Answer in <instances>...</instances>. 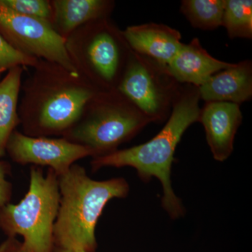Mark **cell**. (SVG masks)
Instances as JSON below:
<instances>
[{
    "instance_id": "obj_1",
    "label": "cell",
    "mask_w": 252,
    "mask_h": 252,
    "mask_svg": "<svg viewBox=\"0 0 252 252\" xmlns=\"http://www.w3.org/2000/svg\"><path fill=\"white\" fill-rule=\"evenodd\" d=\"M32 69L21 85L18 115L22 132L31 137H63L100 91L57 63L39 59Z\"/></svg>"
},
{
    "instance_id": "obj_2",
    "label": "cell",
    "mask_w": 252,
    "mask_h": 252,
    "mask_svg": "<svg viewBox=\"0 0 252 252\" xmlns=\"http://www.w3.org/2000/svg\"><path fill=\"white\" fill-rule=\"evenodd\" d=\"M198 88H182L168 120L158 133L146 143L94 158L91 162L94 172L105 167H131L144 182L157 177L162 184V207L172 219L184 216L185 210L172 187L171 170L176 148L188 127L198 122L200 109Z\"/></svg>"
},
{
    "instance_id": "obj_3",
    "label": "cell",
    "mask_w": 252,
    "mask_h": 252,
    "mask_svg": "<svg viewBox=\"0 0 252 252\" xmlns=\"http://www.w3.org/2000/svg\"><path fill=\"white\" fill-rule=\"evenodd\" d=\"M59 181L61 198L54 226V245L95 252L99 217L111 200L128 195V183L122 177L93 180L84 167L76 163L59 176Z\"/></svg>"
},
{
    "instance_id": "obj_4",
    "label": "cell",
    "mask_w": 252,
    "mask_h": 252,
    "mask_svg": "<svg viewBox=\"0 0 252 252\" xmlns=\"http://www.w3.org/2000/svg\"><path fill=\"white\" fill-rule=\"evenodd\" d=\"M151 121L118 89L99 91L63 137L104 157L132 140Z\"/></svg>"
},
{
    "instance_id": "obj_5",
    "label": "cell",
    "mask_w": 252,
    "mask_h": 252,
    "mask_svg": "<svg viewBox=\"0 0 252 252\" xmlns=\"http://www.w3.org/2000/svg\"><path fill=\"white\" fill-rule=\"evenodd\" d=\"M65 47L76 72L100 91L118 89L132 52L109 18L78 28L65 39Z\"/></svg>"
},
{
    "instance_id": "obj_6",
    "label": "cell",
    "mask_w": 252,
    "mask_h": 252,
    "mask_svg": "<svg viewBox=\"0 0 252 252\" xmlns=\"http://www.w3.org/2000/svg\"><path fill=\"white\" fill-rule=\"evenodd\" d=\"M59 176L32 165L29 188L17 204L0 207V230L7 236L20 235L30 252H51L54 226L60 205Z\"/></svg>"
},
{
    "instance_id": "obj_7",
    "label": "cell",
    "mask_w": 252,
    "mask_h": 252,
    "mask_svg": "<svg viewBox=\"0 0 252 252\" xmlns=\"http://www.w3.org/2000/svg\"><path fill=\"white\" fill-rule=\"evenodd\" d=\"M182 87L166 65L132 51L118 86L151 122L170 117Z\"/></svg>"
},
{
    "instance_id": "obj_8",
    "label": "cell",
    "mask_w": 252,
    "mask_h": 252,
    "mask_svg": "<svg viewBox=\"0 0 252 252\" xmlns=\"http://www.w3.org/2000/svg\"><path fill=\"white\" fill-rule=\"evenodd\" d=\"M0 34L21 54L77 73L68 56L65 40L47 21L17 14L0 2Z\"/></svg>"
},
{
    "instance_id": "obj_9",
    "label": "cell",
    "mask_w": 252,
    "mask_h": 252,
    "mask_svg": "<svg viewBox=\"0 0 252 252\" xmlns=\"http://www.w3.org/2000/svg\"><path fill=\"white\" fill-rule=\"evenodd\" d=\"M6 154L16 163L48 167L59 177L77 160L92 157L89 149L64 137H31L16 130L8 140Z\"/></svg>"
},
{
    "instance_id": "obj_10",
    "label": "cell",
    "mask_w": 252,
    "mask_h": 252,
    "mask_svg": "<svg viewBox=\"0 0 252 252\" xmlns=\"http://www.w3.org/2000/svg\"><path fill=\"white\" fill-rule=\"evenodd\" d=\"M242 120L240 104L210 102L200 109L198 122L203 125L207 144L217 161H224L233 153L235 134Z\"/></svg>"
},
{
    "instance_id": "obj_11",
    "label": "cell",
    "mask_w": 252,
    "mask_h": 252,
    "mask_svg": "<svg viewBox=\"0 0 252 252\" xmlns=\"http://www.w3.org/2000/svg\"><path fill=\"white\" fill-rule=\"evenodd\" d=\"M123 34L132 51L163 65L171 62L183 45L180 32L158 23L129 26Z\"/></svg>"
},
{
    "instance_id": "obj_12",
    "label": "cell",
    "mask_w": 252,
    "mask_h": 252,
    "mask_svg": "<svg viewBox=\"0 0 252 252\" xmlns=\"http://www.w3.org/2000/svg\"><path fill=\"white\" fill-rule=\"evenodd\" d=\"M200 99L206 102L240 104L252 96V64L250 60L232 64L212 75L198 88Z\"/></svg>"
},
{
    "instance_id": "obj_13",
    "label": "cell",
    "mask_w": 252,
    "mask_h": 252,
    "mask_svg": "<svg viewBox=\"0 0 252 252\" xmlns=\"http://www.w3.org/2000/svg\"><path fill=\"white\" fill-rule=\"evenodd\" d=\"M231 64L212 57L198 38H194L189 44H183L167 67L177 82L199 88L212 75Z\"/></svg>"
},
{
    "instance_id": "obj_14",
    "label": "cell",
    "mask_w": 252,
    "mask_h": 252,
    "mask_svg": "<svg viewBox=\"0 0 252 252\" xmlns=\"http://www.w3.org/2000/svg\"><path fill=\"white\" fill-rule=\"evenodd\" d=\"M51 26L65 40L87 23L109 18L115 6L112 0H51Z\"/></svg>"
},
{
    "instance_id": "obj_15",
    "label": "cell",
    "mask_w": 252,
    "mask_h": 252,
    "mask_svg": "<svg viewBox=\"0 0 252 252\" xmlns=\"http://www.w3.org/2000/svg\"><path fill=\"white\" fill-rule=\"evenodd\" d=\"M24 69L21 66L12 68L0 81V159L6 154L10 136L21 125L18 100Z\"/></svg>"
},
{
    "instance_id": "obj_16",
    "label": "cell",
    "mask_w": 252,
    "mask_h": 252,
    "mask_svg": "<svg viewBox=\"0 0 252 252\" xmlns=\"http://www.w3.org/2000/svg\"><path fill=\"white\" fill-rule=\"evenodd\" d=\"M225 0H183L180 10L192 26L213 31L222 26Z\"/></svg>"
},
{
    "instance_id": "obj_17",
    "label": "cell",
    "mask_w": 252,
    "mask_h": 252,
    "mask_svg": "<svg viewBox=\"0 0 252 252\" xmlns=\"http://www.w3.org/2000/svg\"><path fill=\"white\" fill-rule=\"evenodd\" d=\"M222 26L230 39H252V1L225 0Z\"/></svg>"
},
{
    "instance_id": "obj_18",
    "label": "cell",
    "mask_w": 252,
    "mask_h": 252,
    "mask_svg": "<svg viewBox=\"0 0 252 252\" xmlns=\"http://www.w3.org/2000/svg\"><path fill=\"white\" fill-rule=\"evenodd\" d=\"M0 2L17 14L43 20L51 24V0H0Z\"/></svg>"
},
{
    "instance_id": "obj_19",
    "label": "cell",
    "mask_w": 252,
    "mask_h": 252,
    "mask_svg": "<svg viewBox=\"0 0 252 252\" xmlns=\"http://www.w3.org/2000/svg\"><path fill=\"white\" fill-rule=\"evenodd\" d=\"M39 59L29 57L14 49L0 34V76L12 68L34 67Z\"/></svg>"
},
{
    "instance_id": "obj_20",
    "label": "cell",
    "mask_w": 252,
    "mask_h": 252,
    "mask_svg": "<svg viewBox=\"0 0 252 252\" xmlns=\"http://www.w3.org/2000/svg\"><path fill=\"white\" fill-rule=\"evenodd\" d=\"M9 162L0 160V207L10 203L13 195V185L6 180V175L11 174Z\"/></svg>"
},
{
    "instance_id": "obj_21",
    "label": "cell",
    "mask_w": 252,
    "mask_h": 252,
    "mask_svg": "<svg viewBox=\"0 0 252 252\" xmlns=\"http://www.w3.org/2000/svg\"><path fill=\"white\" fill-rule=\"evenodd\" d=\"M0 252H30L23 244L17 238H7L0 244Z\"/></svg>"
},
{
    "instance_id": "obj_22",
    "label": "cell",
    "mask_w": 252,
    "mask_h": 252,
    "mask_svg": "<svg viewBox=\"0 0 252 252\" xmlns=\"http://www.w3.org/2000/svg\"><path fill=\"white\" fill-rule=\"evenodd\" d=\"M51 252H86L82 250H75V249H69L61 248V247L56 246L54 245L52 251Z\"/></svg>"
}]
</instances>
